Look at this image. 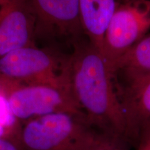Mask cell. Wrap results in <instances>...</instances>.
I'll use <instances>...</instances> for the list:
<instances>
[{
	"label": "cell",
	"instance_id": "obj_1",
	"mask_svg": "<svg viewBox=\"0 0 150 150\" xmlns=\"http://www.w3.org/2000/svg\"><path fill=\"white\" fill-rule=\"evenodd\" d=\"M72 47L69 81L79 108L97 130L129 144L126 119L107 61L88 39H81Z\"/></svg>",
	"mask_w": 150,
	"mask_h": 150
},
{
	"label": "cell",
	"instance_id": "obj_2",
	"mask_svg": "<svg viewBox=\"0 0 150 150\" xmlns=\"http://www.w3.org/2000/svg\"><path fill=\"white\" fill-rule=\"evenodd\" d=\"M102 134L82 114L56 112L22 124L19 143L24 150H93Z\"/></svg>",
	"mask_w": 150,
	"mask_h": 150
},
{
	"label": "cell",
	"instance_id": "obj_3",
	"mask_svg": "<svg viewBox=\"0 0 150 150\" xmlns=\"http://www.w3.org/2000/svg\"><path fill=\"white\" fill-rule=\"evenodd\" d=\"M0 76L21 84L70 88L69 55L36 45L16 49L0 57Z\"/></svg>",
	"mask_w": 150,
	"mask_h": 150
},
{
	"label": "cell",
	"instance_id": "obj_4",
	"mask_svg": "<svg viewBox=\"0 0 150 150\" xmlns=\"http://www.w3.org/2000/svg\"><path fill=\"white\" fill-rule=\"evenodd\" d=\"M150 0H122L108 22L102 55L112 72L122 56L149 33Z\"/></svg>",
	"mask_w": 150,
	"mask_h": 150
},
{
	"label": "cell",
	"instance_id": "obj_5",
	"mask_svg": "<svg viewBox=\"0 0 150 150\" xmlns=\"http://www.w3.org/2000/svg\"><path fill=\"white\" fill-rule=\"evenodd\" d=\"M8 101L12 113L22 124L56 112L83 115L68 87L14 82L8 91Z\"/></svg>",
	"mask_w": 150,
	"mask_h": 150
},
{
	"label": "cell",
	"instance_id": "obj_6",
	"mask_svg": "<svg viewBox=\"0 0 150 150\" xmlns=\"http://www.w3.org/2000/svg\"><path fill=\"white\" fill-rule=\"evenodd\" d=\"M35 40H64L72 45L83 39L79 0H31Z\"/></svg>",
	"mask_w": 150,
	"mask_h": 150
},
{
	"label": "cell",
	"instance_id": "obj_7",
	"mask_svg": "<svg viewBox=\"0 0 150 150\" xmlns=\"http://www.w3.org/2000/svg\"><path fill=\"white\" fill-rule=\"evenodd\" d=\"M35 19L31 0H0V57L35 46Z\"/></svg>",
	"mask_w": 150,
	"mask_h": 150
},
{
	"label": "cell",
	"instance_id": "obj_8",
	"mask_svg": "<svg viewBox=\"0 0 150 150\" xmlns=\"http://www.w3.org/2000/svg\"><path fill=\"white\" fill-rule=\"evenodd\" d=\"M127 122L129 145L142 129L150 125V74L123 76L114 74Z\"/></svg>",
	"mask_w": 150,
	"mask_h": 150
},
{
	"label": "cell",
	"instance_id": "obj_9",
	"mask_svg": "<svg viewBox=\"0 0 150 150\" xmlns=\"http://www.w3.org/2000/svg\"><path fill=\"white\" fill-rule=\"evenodd\" d=\"M122 0H79L83 34L102 54L104 37L114 11Z\"/></svg>",
	"mask_w": 150,
	"mask_h": 150
},
{
	"label": "cell",
	"instance_id": "obj_10",
	"mask_svg": "<svg viewBox=\"0 0 150 150\" xmlns=\"http://www.w3.org/2000/svg\"><path fill=\"white\" fill-rule=\"evenodd\" d=\"M112 72L128 76L150 74V32L118 60Z\"/></svg>",
	"mask_w": 150,
	"mask_h": 150
},
{
	"label": "cell",
	"instance_id": "obj_11",
	"mask_svg": "<svg viewBox=\"0 0 150 150\" xmlns=\"http://www.w3.org/2000/svg\"><path fill=\"white\" fill-rule=\"evenodd\" d=\"M13 83L14 81L0 76V137L19 143L22 124L12 113L8 101V91Z\"/></svg>",
	"mask_w": 150,
	"mask_h": 150
},
{
	"label": "cell",
	"instance_id": "obj_12",
	"mask_svg": "<svg viewBox=\"0 0 150 150\" xmlns=\"http://www.w3.org/2000/svg\"><path fill=\"white\" fill-rule=\"evenodd\" d=\"M129 146L122 140L103 134L93 150H129Z\"/></svg>",
	"mask_w": 150,
	"mask_h": 150
},
{
	"label": "cell",
	"instance_id": "obj_13",
	"mask_svg": "<svg viewBox=\"0 0 150 150\" xmlns=\"http://www.w3.org/2000/svg\"><path fill=\"white\" fill-rule=\"evenodd\" d=\"M133 146L136 150H150V125L140 131Z\"/></svg>",
	"mask_w": 150,
	"mask_h": 150
},
{
	"label": "cell",
	"instance_id": "obj_14",
	"mask_svg": "<svg viewBox=\"0 0 150 150\" xmlns=\"http://www.w3.org/2000/svg\"><path fill=\"white\" fill-rule=\"evenodd\" d=\"M0 150H24L18 142L0 137Z\"/></svg>",
	"mask_w": 150,
	"mask_h": 150
}]
</instances>
